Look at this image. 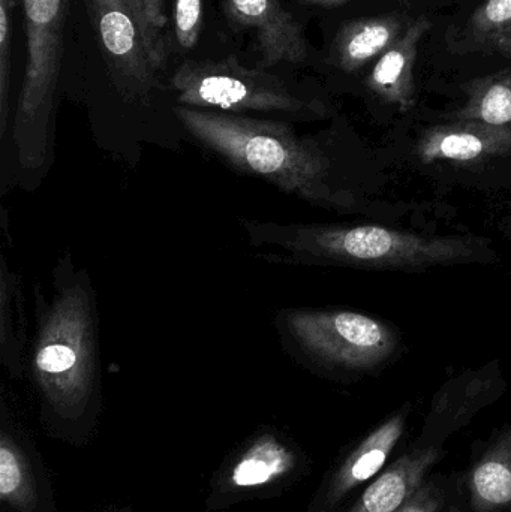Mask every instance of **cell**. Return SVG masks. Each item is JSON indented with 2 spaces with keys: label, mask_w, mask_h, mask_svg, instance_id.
<instances>
[{
  "label": "cell",
  "mask_w": 511,
  "mask_h": 512,
  "mask_svg": "<svg viewBox=\"0 0 511 512\" xmlns=\"http://www.w3.org/2000/svg\"><path fill=\"white\" fill-rule=\"evenodd\" d=\"M35 334L29 370L45 433L69 445H86L102 412L98 294L86 267L59 256L51 291L35 286Z\"/></svg>",
  "instance_id": "1"
},
{
  "label": "cell",
  "mask_w": 511,
  "mask_h": 512,
  "mask_svg": "<svg viewBox=\"0 0 511 512\" xmlns=\"http://www.w3.org/2000/svg\"><path fill=\"white\" fill-rule=\"evenodd\" d=\"M189 140L239 176L254 177L318 209L359 212L335 141L303 135L294 123L174 107Z\"/></svg>",
  "instance_id": "2"
},
{
  "label": "cell",
  "mask_w": 511,
  "mask_h": 512,
  "mask_svg": "<svg viewBox=\"0 0 511 512\" xmlns=\"http://www.w3.org/2000/svg\"><path fill=\"white\" fill-rule=\"evenodd\" d=\"M255 258L270 264L426 270L476 261L480 245L461 237H425L381 225L282 224L242 219Z\"/></svg>",
  "instance_id": "3"
},
{
  "label": "cell",
  "mask_w": 511,
  "mask_h": 512,
  "mask_svg": "<svg viewBox=\"0 0 511 512\" xmlns=\"http://www.w3.org/2000/svg\"><path fill=\"white\" fill-rule=\"evenodd\" d=\"M66 9L68 0H24L27 63L8 140L0 147L3 197L14 189L36 191L53 167Z\"/></svg>",
  "instance_id": "4"
},
{
  "label": "cell",
  "mask_w": 511,
  "mask_h": 512,
  "mask_svg": "<svg viewBox=\"0 0 511 512\" xmlns=\"http://www.w3.org/2000/svg\"><path fill=\"white\" fill-rule=\"evenodd\" d=\"M176 105L282 122L326 119V101L267 69L248 68L234 57L186 60L171 75Z\"/></svg>",
  "instance_id": "5"
},
{
  "label": "cell",
  "mask_w": 511,
  "mask_h": 512,
  "mask_svg": "<svg viewBox=\"0 0 511 512\" xmlns=\"http://www.w3.org/2000/svg\"><path fill=\"white\" fill-rule=\"evenodd\" d=\"M273 324L288 355L327 372H369L398 346L389 325L353 310L281 309Z\"/></svg>",
  "instance_id": "6"
},
{
  "label": "cell",
  "mask_w": 511,
  "mask_h": 512,
  "mask_svg": "<svg viewBox=\"0 0 511 512\" xmlns=\"http://www.w3.org/2000/svg\"><path fill=\"white\" fill-rule=\"evenodd\" d=\"M84 3L117 98L123 111L131 114L138 152L143 156L147 146L165 149L164 140L147 114L158 113L159 98L167 87L147 60L128 3L126 0H84Z\"/></svg>",
  "instance_id": "7"
},
{
  "label": "cell",
  "mask_w": 511,
  "mask_h": 512,
  "mask_svg": "<svg viewBox=\"0 0 511 512\" xmlns=\"http://www.w3.org/2000/svg\"><path fill=\"white\" fill-rule=\"evenodd\" d=\"M309 460L278 430H260L227 457L210 481L207 511L240 502L275 498L302 480Z\"/></svg>",
  "instance_id": "8"
},
{
  "label": "cell",
  "mask_w": 511,
  "mask_h": 512,
  "mask_svg": "<svg viewBox=\"0 0 511 512\" xmlns=\"http://www.w3.org/2000/svg\"><path fill=\"white\" fill-rule=\"evenodd\" d=\"M411 408L405 405L381 421L333 463L305 512H345L354 499L390 465L407 433Z\"/></svg>",
  "instance_id": "9"
},
{
  "label": "cell",
  "mask_w": 511,
  "mask_h": 512,
  "mask_svg": "<svg viewBox=\"0 0 511 512\" xmlns=\"http://www.w3.org/2000/svg\"><path fill=\"white\" fill-rule=\"evenodd\" d=\"M0 512H59L41 453L5 403L0 408Z\"/></svg>",
  "instance_id": "10"
},
{
  "label": "cell",
  "mask_w": 511,
  "mask_h": 512,
  "mask_svg": "<svg viewBox=\"0 0 511 512\" xmlns=\"http://www.w3.org/2000/svg\"><path fill=\"white\" fill-rule=\"evenodd\" d=\"M230 23L254 35L258 68L302 63L308 57L305 32L282 0H221Z\"/></svg>",
  "instance_id": "11"
},
{
  "label": "cell",
  "mask_w": 511,
  "mask_h": 512,
  "mask_svg": "<svg viewBox=\"0 0 511 512\" xmlns=\"http://www.w3.org/2000/svg\"><path fill=\"white\" fill-rule=\"evenodd\" d=\"M504 391L497 370L465 373L444 384L434 400L416 441L417 447L444 448V444Z\"/></svg>",
  "instance_id": "12"
},
{
  "label": "cell",
  "mask_w": 511,
  "mask_h": 512,
  "mask_svg": "<svg viewBox=\"0 0 511 512\" xmlns=\"http://www.w3.org/2000/svg\"><path fill=\"white\" fill-rule=\"evenodd\" d=\"M417 156L426 164H477L511 153V126L453 120L426 129L417 143Z\"/></svg>",
  "instance_id": "13"
},
{
  "label": "cell",
  "mask_w": 511,
  "mask_h": 512,
  "mask_svg": "<svg viewBox=\"0 0 511 512\" xmlns=\"http://www.w3.org/2000/svg\"><path fill=\"white\" fill-rule=\"evenodd\" d=\"M464 472L470 512H511V424L474 442Z\"/></svg>",
  "instance_id": "14"
},
{
  "label": "cell",
  "mask_w": 511,
  "mask_h": 512,
  "mask_svg": "<svg viewBox=\"0 0 511 512\" xmlns=\"http://www.w3.org/2000/svg\"><path fill=\"white\" fill-rule=\"evenodd\" d=\"M449 454L446 448L411 445L369 484L345 512H393Z\"/></svg>",
  "instance_id": "15"
},
{
  "label": "cell",
  "mask_w": 511,
  "mask_h": 512,
  "mask_svg": "<svg viewBox=\"0 0 511 512\" xmlns=\"http://www.w3.org/2000/svg\"><path fill=\"white\" fill-rule=\"evenodd\" d=\"M429 18L419 17L405 29L398 41L375 63L366 80L372 93L401 111H410L416 105L414 66L423 36L429 32Z\"/></svg>",
  "instance_id": "16"
},
{
  "label": "cell",
  "mask_w": 511,
  "mask_h": 512,
  "mask_svg": "<svg viewBox=\"0 0 511 512\" xmlns=\"http://www.w3.org/2000/svg\"><path fill=\"white\" fill-rule=\"evenodd\" d=\"M23 279L0 255V361L9 378L20 381L29 361Z\"/></svg>",
  "instance_id": "17"
},
{
  "label": "cell",
  "mask_w": 511,
  "mask_h": 512,
  "mask_svg": "<svg viewBox=\"0 0 511 512\" xmlns=\"http://www.w3.org/2000/svg\"><path fill=\"white\" fill-rule=\"evenodd\" d=\"M407 27L404 18L396 14L345 21L333 42V62L342 71H359L383 56Z\"/></svg>",
  "instance_id": "18"
},
{
  "label": "cell",
  "mask_w": 511,
  "mask_h": 512,
  "mask_svg": "<svg viewBox=\"0 0 511 512\" xmlns=\"http://www.w3.org/2000/svg\"><path fill=\"white\" fill-rule=\"evenodd\" d=\"M462 89L467 102L452 114L453 120L511 126V69L468 81Z\"/></svg>",
  "instance_id": "19"
},
{
  "label": "cell",
  "mask_w": 511,
  "mask_h": 512,
  "mask_svg": "<svg viewBox=\"0 0 511 512\" xmlns=\"http://www.w3.org/2000/svg\"><path fill=\"white\" fill-rule=\"evenodd\" d=\"M393 512H470L465 472H431Z\"/></svg>",
  "instance_id": "20"
},
{
  "label": "cell",
  "mask_w": 511,
  "mask_h": 512,
  "mask_svg": "<svg viewBox=\"0 0 511 512\" xmlns=\"http://www.w3.org/2000/svg\"><path fill=\"white\" fill-rule=\"evenodd\" d=\"M126 3L134 15L147 60L159 75L168 60V18L165 15L164 0H126Z\"/></svg>",
  "instance_id": "21"
},
{
  "label": "cell",
  "mask_w": 511,
  "mask_h": 512,
  "mask_svg": "<svg viewBox=\"0 0 511 512\" xmlns=\"http://www.w3.org/2000/svg\"><path fill=\"white\" fill-rule=\"evenodd\" d=\"M15 0H0V147L11 128L12 11Z\"/></svg>",
  "instance_id": "22"
},
{
  "label": "cell",
  "mask_w": 511,
  "mask_h": 512,
  "mask_svg": "<svg viewBox=\"0 0 511 512\" xmlns=\"http://www.w3.org/2000/svg\"><path fill=\"white\" fill-rule=\"evenodd\" d=\"M511 26V0H485L471 15L467 35L476 47L491 48Z\"/></svg>",
  "instance_id": "23"
},
{
  "label": "cell",
  "mask_w": 511,
  "mask_h": 512,
  "mask_svg": "<svg viewBox=\"0 0 511 512\" xmlns=\"http://www.w3.org/2000/svg\"><path fill=\"white\" fill-rule=\"evenodd\" d=\"M203 26V0H174V36L180 50L197 45Z\"/></svg>",
  "instance_id": "24"
},
{
  "label": "cell",
  "mask_w": 511,
  "mask_h": 512,
  "mask_svg": "<svg viewBox=\"0 0 511 512\" xmlns=\"http://www.w3.org/2000/svg\"><path fill=\"white\" fill-rule=\"evenodd\" d=\"M491 48H494L498 53L511 59V26L506 30V32L501 33V35L495 39Z\"/></svg>",
  "instance_id": "25"
},
{
  "label": "cell",
  "mask_w": 511,
  "mask_h": 512,
  "mask_svg": "<svg viewBox=\"0 0 511 512\" xmlns=\"http://www.w3.org/2000/svg\"><path fill=\"white\" fill-rule=\"evenodd\" d=\"M297 2L308 6H338L348 0H297Z\"/></svg>",
  "instance_id": "26"
},
{
  "label": "cell",
  "mask_w": 511,
  "mask_h": 512,
  "mask_svg": "<svg viewBox=\"0 0 511 512\" xmlns=\"http://www.w3.org/2000/svg\"><path fill=\"white\" fill-rule=\"evenodd\" d=\"M114 512H137V511H131V510H120V511H114Z\"/></svg>",
  "instance_id": "27"
}]
</instances>
